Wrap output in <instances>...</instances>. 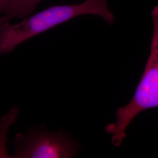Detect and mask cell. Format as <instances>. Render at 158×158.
<instances>
[{"label": "cell", "mask_w": 158, "mask_h": 158, "mask_svg": "<svg viewBox=\"0 0 158 158\" xmlns=\"http://www.w3.org/2000/svg\"><path fill=\"white\" fill-rule=\"evenodd\" d=\"M153 32L150 53L134 96L124 107L117 111L115 123L108 125L106 131L111 141L119 147L126 136V130L137 115L148 109L158 107V5L152 11Z\"/></svg>", "instance_id": "obj_2"}, {"label": "cell", "mask_w": 158, "mask_h": 158, "mask_svg": "<svg viewBox=\"0 0 158 158\" xmlns=\"http://www.w3.org/2000/svg\"><path fill=\"white\" fill-rule=\"evenodd\" d=\"M42 0H23L21 3L10 14L0 17V25L10 23L12 19L18 18L23 19L32 14L36 6Z\"/></svg>", "instance_id": "obj_4"}, {"label": "cell", "mask_w": 158, "mask_h": 158, "mask_svg": "<svg viewBox=\"0 0 158 158\" xmlns=\"http://www.w3.org/2000/svg\"><path fill=\"white\" fill-rule=\"evenodd\" d=\"M91 14L102 17L108 23L114 21L107 0H85L78 4L51 6L21 23L0 25V56L11 52L17 46L35 36L65 23L75 17Z\"/></svg>", "instance_id": "obj_1"}, {"label": "cell", "mask_w": 158, "mask_h": 158, "mask_svg": "<svg viewBox=\"0 0 158 158\" xmlns=\"http://www.w3.org/2000/svg\"><path fill=\"white\" fill-rule=\"evenodd\" d=\"M23 0H0V15H7L14 10Z\"/></svg>", "instance_id": "obj_5"}, {"label": "cell", "mask_w": 158, "mask_h": 158, "mask_svg": "<svg viewBox=\"0 0 158 158\" xmlns=\"http://www.w3.org/2000/svg\"><path fill=\"white\" fill-rule=\"evenodd\" d=\"M14 142V158H69L77 155L80 148L66 132H53L42 127L31 128L25 135L17 134Z\"/></svg>", "instance_id": "obj_3"}]
</instances>
